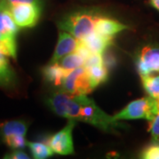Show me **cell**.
Returning a JSON list of instances; mask_svg holds the SVG:
<instances>
[{"instance_id":"1","label":"cell","mask_w":159,"mask_h":159,"mask_svg":"<svg viewBox=\"0 0 159 159\" xmlns=\"http://www.w3.org/2000/svg\"><path fill=\"white\" fill-rule=\"evenodd\" d=\"M46 102L58 116L84 122L106 133L115 134L126 127L113 116L105 113L87 95L73 96L64 90L58 91L48 97Z\"/></svg>"},{"instance_id":"2","label":"cell","mask_w":159,"mask_h":159,"mask_svg":"<svg viewBox=\"0 0 159 159\" xmlns=\"http://www.w3.org/2000/svg\"><path fill=\"white\" fill-rule=\"evenodd\" d=\"M97 17V14L92 11H79L63 18L57 26L59 30L68 32L78 40H83L95 32Z\"/></svg>"},{"instance_id":"3","label":"cell","mask_w":159,"mask_h":159,"mask_svg":"<svg viewBox=\"0 0 159 159\" xmlns=\"http://www.w3.org/2000/svg\"><path fill=\"white\" fill-rule=\"evenodd\" d=\"M158 112L157 98L151 96L142 97L129 102L125 108L113 115L117 120L146 119L148 122Z\"/></svg>"},{"instance_id":"4","label":"cell","mask_w":159,"mask_h":159,"mask_svg":"<svg viewBox=\"0 0 159 159\" xmlns=\"http://www.w3.org/2000/svg\"><path fill=\"white\" fill-rule=\"evenodd\" d=\"M61 88L62 90L73 96L88 95L96 89L84 66L70 71L64 80Z\"/></svg>"},{"instance_id":"5","label":"cell","mask_w":159,"mask_h":159,"mask_svg":"<svg viewBox=\"0 0 159 159\" xmlns=\"http://www.w3.org/2000/svg\"><path fill=\"white\" fill-rule=\"evenodd\" d=\"M19 28H33L39 21L42 6L37 4H19L8 8Z\"/></svg>"},{"instance_id":"6","label":"cell","mask_w":159,"mask_h":159,"mask_svg":"<svg viewBox=\"0 0 159 159\" xmlns=\"http://www.w3.org/2000/svg\"><path fill=\"white\" fill-rule=\"evenodd\" d=\"M76 125V120L68 119L67 124L51 137L49 144L55 153L62 156L74 154L73 131Z\"/></svg>"},{"instance_id":"7","label":"cell","mask_w":159,"mask_h":159,"mask_svg":"<svg viewBox=\"0 0 159 159\" xmlns=\"http://www.w3.org/2000/svg\"><path fill=\"white\" fill-rule=\"evenodd\" d=\"M135 64L141 77L159 73V46L143 47L137 55Z\"/></svg>"},{"instance_id":"8","label":"cell","mask_w":159,"mask_h":159,"mask_svg":"<svg viewBox=\"0 0 159 159\" xmlns=\"http://www.w3.org/2000/svg\"><path fill=\"white\" fill-rule=\"evenodd\" d=\"M79 42L80 40L74 37L73 34L60 30L58 34V41L50 63L58 62L62 57L74 52L78 47Z\"/></svg>"},{"instance_id":"9","label":"cell","mask_w":159,"mask_h":159,"mask_svg":"<svg viewBox=\"0 0 159 159\" xmlns=\"http://www.w3.org/2000/svg\"><path fill=\"white\" fill-rule=\"evenodd\" d=\"M126 29H129V27L125 24L111 18L97 15L95 23V32L97 34L113 38L114 35Z\"/></svg>"},{"instance_id":"10","label":"cell","mask_w":159,"mask_h":159,"mask_svg":"<svg viewBox=\"0 0 159 159\" xmlns=\"http://www.w3.org/2000/svg\"><path fill=\"white\" fill-rule=\"evenodd\" d=\"M69 71L63 68L58 63H49L43 69V78L52 85L61 87Z\"/></svg>"},{"instance_id":"11","label":"cell","mask_w":159,"mask_h":159,"mask_svg":"<svg viewBox=\"0 0 159 159\" xmlns=\"http://www.w3.org/2000/svg\"><path fill=\"white\" fill-rule=\"evenodd\" d=\"M80 41H82L85 43L92 53L102 54L108 49L109 46L112 44L113 38L106 37V36H103L94 32L89 36H87L85 39L80 40Z\"/></svg>"},{"instance_id":"12","label":"cell","mask_w":159,"mask_h":159,"mask_svg":"<svg viewBox=\"0 0 159 159\" xmlns=\"http://www.w3.org/2000/svg\"><path fill=\"white\" fill-rule=\"evenodd\" d=\"M28 131V124L22 120H11L0 124L1 138L10 134H20L26 136Z\"/></svg>"},{"instance_id":"13","label":"cell","mask_w":159,"mask_h":159,"mask_svg":"<svg viewBox=\"0 0 159 159\" xmlns=\"http://www.w3.org/2000/svg\"><path fill=\"white\" fill-rule=\"evenodd\" d=\"M27 146L30 149L31 154L34 159L49 158L55 153L49 143L46 144L43 142H28Z\"/></svg>"},{"instance_id":"14","label":"cell","mask_w":159,"mask_h":159,"mask_svg":"<svg viewBox=\"0 0 159 159\" xmlns=\"http://www.w3.org/2000/svg\"><path fill=\"white\" fill-rule=\"evenodd\" d=\"M86 69H87L89 76L90 78L93 85L95 86V88H97V86L105 82L108 78V69H107V66L105 64L94 66L88 67Z\"/></svg>"},{"instance_id":"15","label":"cell","mask_w":159,"mask_h":159,"mask_svg":"<svg viewBox=\"0 0 159 159\" xmlns=\"http://www.w3.org/2000/svg\"><path fill=\"white\" fill-rule=\"evenodd\" d=\"M57 63L62 66L63 68L70 72V71L78 68V67L83 66L85 64V58L81 57L76 51H74L73 53H70L68 55L62 57Z\"/></svg>"},{"instance_id":"16","label":"cell","mask_w":159,"mask_h":159,"mask_svg":"<svg viewBox=\"0 0 159 159\" xmlns=\"http://www.w3.org/2000/svg\"><path fill=\"white\" fill-rule=\"evenodd\" d=\"M0 53L6 57L16 58L17 44H16L15 35L5 36L0 40Z\"/></svg>"},{"instance_id":"17","label":"cell","mask_w":159,"mask_h":159,"mask_svg":"<svg viewBox=\"0 0 159 159\" xmlns=\"http://www.w3.org/2000/svg\"><path fill=\"white\" fill-rule=\"evenodd\" d=\"M142 82L143 89L148 94V96L157 97L159 96V75H147L142 76Z\"/></svg>"},{"instance_id":"18","label":"cell","mask_w":159,"mask_h":159,"mask_svg":"<svg viewBox=\"0 0 159 159\" xmlns=\"http://www.w3.org/2000/svg\"><path fill=\"white\" fill-rule=\"evenodd\" d=\"M2 141L6 143L11 149H22L27 146V141L24 135L20 134H10L6 136L2 137Z\"/></svg>"},{"instance_id":"19","label":"cell","mask_w":159,"mask_h":159,"mask_svg":"<svg viewBox=\"0 0 159 159\" xmlns=\"http://www.w3.org/2000/svg\"><path fill=\"white\" fill-rule=\"evenodd\" d=\"M142 157L144 159H159V143L153 142L143 149Z\"/></svg>"},{"instance_id":"20","label":"cell","mask_w":159,"mask_h":159,"mask_svg":"<svg viewBox=\"0 0 159 159\" xmlns=\"http://www.w3.org/2000/svg\"><path fill=\"white\" fill-rule=\"evenodd\" d=\"M153 142L159 143V111L151 121H149V128Z\"/></svg>"},{"instance_id":"21","label":"cell","mask_w":159,"mask_h":159,"mask_svg":"<svg viewBox=\"0 0 159 159\" xmlns=\"http://www.w3.org/2000/svg\"><path fill=\"white\" fill-rule=\"evenodd\" d=\"M43 0H0V7L8 9L9 7L19 4H37L42 6Z\"/></svg>"},{"instance_id":"22","label":"cell","mask_w":159,"mask_h":159,"mask_svg":"<svg viewBox=\"0 0 159 159\" xmlns=\"http://www.w3.org/2000/svg\"><path fill=\"white\" fill-rule=\"evenodd\" d=\"M6 159H29L30 158L29 155L25 153L21 149H13L10 153L6 154L4 157Z\"/></svg>"},{"instance_id":"23","label":"cell","mask_w":159,"mask_h":159,"mask_svg":"<svg viewBox=\"0 0 159 159\" xmlns=\"http://www.w3.org/2000/svg\"><path fill=\"white\" fill-rule=\"evenodd\" d=\"M150 2L154 8L159 11V0H150Z\"/></svg>"},{"instance_id":"24","label":"cell","mask_w":159,"mask_h":159,"mask_svg":"<svg viewBox=\"0 0 159 159\" xmlns=\"http://www.w3.org/2000/svg\"><path fill=\"white\" fill-rule=\"evenodd\" d=\"M157 98V106H158V111H159V96L156 97Z\"/></svg>"}]
</instances>
